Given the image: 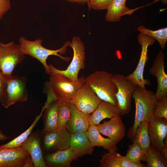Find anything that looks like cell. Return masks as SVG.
Segmentation results:
<instances>
[{
  "instance_id": "cb8c5ba5",
  "label": "cell",
  "mask_w": 167,
  "mask_h": 167,
  "mask_svg": "<svg viewBox=\"0 0 167 167\" xmlns=\"http://www.w3.org/2000/svg\"><path fill=\"white\" fill-rule=\"evenodd\" d=\"M148 120L142 122L137 127L131 139L132 143H136L146 155L148 152L151 143L148 132Z\"/></svg>"
},
{
  "instance_id": "4dcf8cb0",
  "label": "cell",
  "mask_w": 167,
  "mask_h": 167,
  "mask_svg": "<svg viewBox=\"0 0 167 167\" xmlns=\"http://www.w3.org/2000/svg\"><path fill=\"white\" fill-rule=\"evenodd\" d=\"M152 115L156 117L167 120V97L158 100L156 106L153 111Z\"/></svg>"
},
{
  "instance_id": "d590c367",
  "label": "cell",
  "mask_w": 167,
  "mask_h": 167,
  "mask_svg": "<svg viewBox=\"0 0 167 167\" xmlns=\"http://www.w3.org/2000/svg\"><path fill=\"white\" fill-rule=\"evenodd\" d=\"M34 164L31 157L29 155L23 167H33Z\"/></svg>"
},
{
  "instance_id": "8d00e7d4",
  "label": "cell",
  "mask_w": 167,
  "mask_h": 167,
  "mask_svg": "<svg viewBox=\"0 0 167 167\" xmlns=\"http://www.w3.org/2000/svg\"><path fill=\"white\" fill-rule=\"evenodd\" d=\"M146 165L142 164L140 161L131 162V167H145Z\"/></svg>"
},
{
  "instance_id": "7c38bea8",
  "label": "cell",
  "mask_w": 167,
  "mask_h": 167,
  "mask_svg": "<svg viewBox=\"0 0 167 167\" xmlns=\"http://www.w3.org/2000/svg\"><path fill=\"white\" fill-rule=\"evenodd\" d=\"M148 132L151 143L161 153L167 146V120L152 115L148 120Z\"/></svg>"
},
{
  "instance_id": "d4e9b609",
  "label": "cell",
  "mask_w": 167,
  "mask_h": 167,
  "mask_svg": "<svg viewBox=\"0 0 167 167\" xmlns=\"http://www.w3.org/2000/svg\"><path fill=\"white\" fill-rule=\"evenodd\" d=\"M145 160L147 162L146 167H167V159L151 143L149 151L145 155Z\"/></svg>"
},
{
  "instance_id": "5b68a950",
  "label": "cell",
  "mask_w": 167,
  "mask_h": 167,
  "mask_svg": "<svg viewBox=\"0 0 167 167\" xmlns=\"http://www.w3.org/2000/svg\"><path fill=\"white\" fill-rule=\"evenodd\" d=\"M69 46L72 49L73 55L71 63L66 69H58L51 64L49 66L51 72L62 74L71 81L75 82L78 79V75L80 71L85 67V48L84 43L80 38L76 36L73 37Z\"/></svg>"
},
{
  "instance_id": "9c48e42d",
  "label": "cell",
  "mask_w": 167,
  "mask_h": 167,
  "mask_svg": "<svg viewBox=\"0 0 167 167\" xmlns=\"http://www.w3.org/2000/svg\"><path fill=\"white\" fill-rule=\"evenodd\" d=\"M25 56L21 51L19 44L13 41L7 44H0V68L6 77L12 76L16 66L22 62Z\"/></svg>"
},
{
  "instance_id": "52a82bcc",
  "label": "cell",
  "mask_w": 167,
  "mask_h": 167,
  "mask_svg": "<svg viewBox=\"0 0 167 167\" xmlns=\"http://www.w3.org/2000/svg\"><path fill=\"white\" fill-rule=\"evenodd\" d=\"M113 80L118 88L117 107L119 115L122 116L127 114L131 110L133 93L137 85L122 74L113 75Z\"/></svg>"
},
{
  "instance_id": "30bf717a",
  "label": "cell",
  "mask_w": 167,
  "mask_h": 167,
  "mask_svg": "<svg viewBox=\"0 0 167 167\" xmlns=\"http://www.w3.org/2000/svg\"><path fill=\"white\" fill-rule=\"evenodd\" d=\"M70 134L66 128L41 133L42 152L45 154L64 150L70 147Z\"/></svg>"
},
{
  "instance_id": "3957f363",
  "label": "cell",
  "mask_w": 167,
  "mask_h": 167,
  "mask_svg": "<svg viewBox=\"0 0 167 167\" xmlns=\"http://www.w3.org/2000/svg\"><path fill=\"white\" fill-rule=\"evenodd\" d=\"M42 42V40L40 39L31 41L23 36L19 39V44L22 52L25 55H28L39 60L44 66L46 73L49 75L51 70L46 62L49 56L54 55L66 62L70 60V57H63L61 55L65 54L70 41H66L61 48L56 50L49 49L44 47L41 45Z\"/></svg>"
},
{
  "instance_id": "d6986e66",
  "label": "cell",
  "mask_w": 167,
  "mask_h": 167,
  "mask_svg": "<svg viewBox=\"0 0 167 167\" xmlns=\"http://www.w3.org/2000/svg\"><path fill=\"white\" fill-rule=\"evenodd\" d=\"M70 148L79 157L91 155L94 150V147L88 138L86 131L71 134Z\"/></svg>"
},
{
  "instance_id": "9a60e30c",
  "label": "cell",
  "mask_w": 167,
  "mask_h": 167,
  "mask_svg": "<svg viewBox=\"0 0 167 167\" xmlns=\"http://www.w3.org/2000/svg\"><path fill=\"white\" fill-rule=\"evenodd\" d=\"M99 132L108 137L117 144L125 136V127L120 116L116 115L109 121L96 126Z\"/></svg>"
},
{
  "instance_id": "1f68e13d",
  "label": "cell",
  "mask_w": 167,
  "mask_h": 167,
  "mask_svg": "<svg viewBox=\"0 0 167 167\" xmlns=\"http://www.w3.org/2000/svg\"><path fill=\"white\" fill-rule=\"evenodd\" d=\"M113 0H88L87 4L89 9L96 10H107Z\"/></svg>"
},
{
  "instance_id": "f1b7e54d",
  "label": "cell",
  "mask_w": 167,
  "mask_h": 167,
  "mask_svg": "<svg viewBox=\"0 0 167 167\" xmlns=\"http://www.w3.org/2000/svg\"><path fill=\"white\" fill-rule=\"evenodd\" d=\"M145 155L140 147L135 143L128 146L125 156L131 162L145 161Z\"/></svg>"
},
{
  "instance_id": "277c9868",
  "label": "cell",
  "mask_w": 167,
  "mask_h": 167,
  "mask_svg": "<svg viewBox=\"0 0 167 167\" xmlns=\"http://www.w3.org/2000/svg\"><path fill=\"white\" fill-rule=\"evenodd\" d=\"M49 75L50 89L59 102H70L77 91L85 84L84 76L73 82L61 74L51 72Z\"/></svg>"
},
{
  "instance_id": "484cf974",
  "label": "cell",
  "mask_w": 167,
  "mask_h": 167,
  "mask_svg": "<svg viewBox=\"0 0 167 167\" xmlns=\"http://www.w3.org/2000/svg\"><path fill=\"white\" fill-rule=\"evenodd\" d=\"M45 106L44 105L42 107L40 114L36 116L33 122L28 129L12 140L1 146L0 147L12 148L20 147L22 143L27 139L32 132L33 129L36 125L40 119L43 113L45 108Z\"/></svg>"
},
{
  "instance_id": "e0dca14e",
  "label": "cell",
  "mask_w": 167,
  "mask_h": 167,
  "mask_svg": "<svg viewBox=\"0 0 167 167\" xmlns=\"http://www.w3.org/2000/svg\"><path fill=\"white\" fill-rule=\"evenodd\" d=\"M79 157L70 148L43 155L45 164L49 167H70L72 161Z\"/></svg>"
},
{
  "instance_id": "e575fe53",
  "label": "cell",
  "mask_w": 167,
  "mask_h": 167,
  "mask_svg": "<svg viewBox=\"0 0 167 167\" xmlns=\"http://www.w3.org/2000/svg\"><path fill=\"white\" fill-rule=\"evenodd\" d=\"M6 80V77L3 74L0 68V101L1 100Z\"/></svg>"
},
{
  "instance_id": "603a6c76",
  "label": "cell",
  "mask_w": 167,
  "mask_h": 167,
  "mask_svg": "<svg viewBox=\"0 0 167 167\" xmlns=\"http://www.w3.org/2000/svg\"><path fill=\"white\" fill-rule=\"evenodd\" d=\"M127 0H113L107 10L105 19L108 22H118L121 17L127 14L131 15L134 10L126 6Z\"/></svg>"
},
{
  "instance_id": "ab89813d",
  "label": "cell",
  "mask_w": 167,
  "mask_h": 167,
  "mask_svg": "<svg viewBox=\"0 0 167 167\" xmlns=\"http://www.w3.org/2000/svg\"><path fill=\"white\" fill-rule=\"evenodd\" d=\"M163 4H166L167 3V0H161Z\"/></svg>"
},
{
  "instance_id": "4316f807",
  "label": "cell",
  "mask_w": 167,
  "mask_h": 167,
  "mask_svg": "<svg viewBox=\"0 0 167 167\" xmlns=\"http://www.w3.org/2000/svg\"><path fill=\"white\" fill-rule=\"evenodd\" d=\"M137 29L140 32L148 35L156 40L159 42L161 49H165L167 42V27L152 30L140 25L138 27Z\"/></svg>"
},
{
  "instance_id": "4fadbf2b",
  "label": "cell",
  "mask_w": 167,
  "mask_h": 167,
  "mask_svg": "<svg viewBox=\"0 0 167 167\" xmlns=\"http://www.w3.org/2000/svg\"><path fill=\"white\" fill-rule=\"evenodd\" d=\"M165 55L162 50L156 56L149 69L150 73L156 78L157 87L155 95L157 100L167 97V75L165 71Z\"/></svg>"
},
{
  "instance_id": "ac0fdd59",
  "label": "cell",
  "mask_w": 167,
  "mask_h": 167,
  "mask_svg": "<svg viewBox=\"0 0 167 167\" xmlns=\"http://www.w3.org/2000/svg\"><path fill=\"white\" fill-rule=\"evenodd\" d=\"M70 103L71 114L66 129L70 134L86 131L90 126L88 119L90 115L80 111L73 104Z\"/></svg>"
},
{
  "instance_id": "6da1fadb",
  "label": "cell",
  "mask_w": 167,
  "mask_h": 167,
  "mask_svg": "<svg viewBox=\"0 0 167 167\" xmlns=\"http://www.w3.org/2000/svg\"><path fill=\"white\" fill-rule=\"evenodd\" d=\"M132 97L135 106V118L133 124L129 129L127 134L128 138L131 139L140 123L143 121L148 120L152 115L158 101L155 93L137 85L133 93Z\"/></svg>"
},
{
  "instance_id": "8992f818",
  "label": "cell",
  "mask_w": 167,
  "mask_h": 167,
  "mask_svg": "<svg viewBox=\"0 0 167 167\" xmlns=\"http://www.w3.org/2000/svg\"><path fill=\"white\" fill-rule=\"evenodd\" d=\"M26 79L17 75L6 77L1 102L6 108L18 102L26 101L28 94Z\"/></svg>"
},
{
  "instance_id": "74e56055",
  "label": "cell",
  "mask_w": 167,
  "mask_h": 167,
  "mask_svg": "<svg viewBox=\"0 0 167 167\" xmlns=\"http://www.w3.org/2000/svg\"><path fill=\"white\" fill-rule=\"evenodd\" d=\"M68 2H76L78 3L84 5L87 3L88 0H67Z\"/></svg>"
},
{
  "instance_id": "f35d334b",
  "label": "cell",
  "mask_w": 167,
  "mask_h": 167,
  "mask_svg": "<svg viewBox=\"0 0 167 167\" xmlns=\"http://www.w3.org/2000/svg\"><path fill=\"white\" fill-rule=\"evenodd\" d=\"M8 139L9 138L4 134L0 130V141H4Z\"/></svg>"
},
{
  "instance_id": "83f0119b",
  "label": "cell",
  "mask_w": 167,
  "mask_h": 167,
  "mask_svg": "<svg viewBox=\"0 0 167 167\" xmlns=\"http://www.w3.org/2000/svg\"><path fill=\"white\" fill-rule=\"evenodd\" d=\"M71 114V109L70 102H58L57 129L62 130L66 128Z\"/></svg>"
},
{
  "instance_id": "5bb4252c",
  "label": "cell",
  "mask_w": 167,
  "mask_h": 167,
  "mask_svg": "<svg viewBox=\"0 0 167 167\" xmlns=\"http://www.w3.org/2000/svg\"><path fill=\"white\" fill-rule=\"evenodd\" d=\"M20 147L29 153L34 167H47L41 145V134L38 131L31 133Z\"/></svg>"
},
{
  "instance_id": "ba28073f",
  "label": "cell",
  "mask_w": 167,
  "mask_h": 167,
  "mask_svg": "<svg viewBox=\"0 0 167 167\" xmlns=\"http://www.w3.org/2000/svg\"><path fill=\"white\" fill-rule=\"evenodd\" d=\"M138 43L141 45V51L138 64L135 71L131 73L126 76L134 84L145 89L146 85H150V81L143 77L145 66L149 59L147 54L148 48L153 45L155 40L151 36L141 32L137 36Z\"/></svg>"
},
{
  "instance_id": "60d3db41",
  "label": "cell",
  "mask_w": 167,
  "mask_h": 167,
  "mask_svg": "<svg viewBox=\"0 0 167 167\" xmlns=\"http://www.w3.org/2000/svg\"><path fill=\"white\" fill-rule=\"evenodd\" d=\"M0 43H1V42H0Z\"/></svg>"
},
{
  "instance_id": "2e32d148",
  "label": "cell",
  "mask_w": 167,
  "mask_h": 167,
  "mask_svg": "<svg viewBox=\"0 0 167 167\" xmlns=\"http://www.w3.org/2000/svg\"><path fill=\"white\" fill-rule=\"evenodd\" d=\"M29 155L20 146L12 148L0 147V167H23Z\"/></svg>"
},
{
  "instance_id": "8fae6325",
  "label": "cell",
  "mask_w": 167,
  "mask_h": 167,
  "mask_svg": "<svg viewBox=\"0 0 167 167\" xmlns=\"http://www.w3.org/2000/svg\"><path fill=\"white\" fill-rule=\"evenodd\" d=\"M101 101L92 89L84 84L77 91L70 102L80 111L91 115Z\"/></svg>"
},
{
  "instance_id": "44dd1931",
  "label": "cell",
  "mask_w": 167,
  "mask_h": 167,
  "mask_svg": "<svg viewBox=\"0 0 167 167\" xmlns=\"http://www.w3.org/2000/svg\"><path fill=\"white\" fill-rule=\"evenodd\" d=\"M87 136L93 147H103L108 152L116 151L117 144L109 138L103 137L95 125H90L86 131Z\"/></svg>"
},
{
  "instance_id": "ffe728a7",
  "label": "cell",
  "mask_w": 167,
  "mask_h": 167,
  "mask_svg": "<svg viewBox=\"0 0 167 167\" xmlns=\"http://www.w3.org/2000/svg\"><path fill=\"white\" fill-rule=\"evenodd\" d=\"M119 115L117 107L105 101H101L94 112L90 115L88 120L90 125L97 126L102 120L110 119Z\"/></svg>"
},
{
  "instance_id": "7402d4cb",
  "label": "cell",
  "mask_w": 167,
  "mask_h": 167,
  "mask_svg": "<svg viewBox=\"0 0 167 167\" xmlns=\"http://www.w3.org/2000/svg\"><path fill=\"white\" fill-rule=\"evenodd\" d=\"M46 107L43 114L44 126L43 131H50L58 128V102L57 100L46 101Z\"/></svg>"
},
{
  "instance_id": "f546056e",
  "label": "cell",
  "mask_w": 167,
  "mask_h": 167,
  "mask_svg": "<svg viewBox=\"0 0 167 167\" xmlns=\"http://www.w3.org/2000/svg\"><path fill=\"white\" fill-rule=\"evenodd\" d=\"M100 167H120L116 151L108 152L102 156L100 161Z\"/></svg>"
},
{
  "instance_id": "836d02e7",
  "label": "cell",
  "mask_w": 167,
  "mask_h": 167,
  "mask_svg": "<svg viewBox=\"0 0 167 167\" xmlns=\"http://www.w3.org/2000/svg\"><path fill=\"white\" fill-rule=\"evenodd\" d=\"M120 167H131V162L125 156L118 153Z\"/></svg>"
},
{
  "instance_id": "d6a6232c",
  "label": "cell",
  "mask_w": 167,
  "mask_h": 167,
  "mask_svg": "<svg viewBox=\"0 0 167 167\" xmlns=\"http://www.w3.org/2000/svg\"><path fill=\"white\" fill-rule=\"evenodd\" d=\"M11 7L10 0H0V20L3 18Z\"/></svg>"
},
{
  "instance_id": "7a4b0ae2",
  "label": "cell",
  "mask_w": 167,
  "mask_h": 167,
  "mask_svg": "<svg viewBox=\"0 0 167 167\" xmlns=\"http://www.w3.org/2000/svg\"><path fill=\"white\" fill-rule=\"evenodd\" d=\"M85 84L92 89L101 101L117 107L118 88L112 74L105 71H96L85 78Z\"/></svg>"
}]
</instances>
